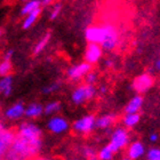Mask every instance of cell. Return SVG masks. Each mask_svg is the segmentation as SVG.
Returning <instances> with one entry per match:
<instances>
[{"instance_id": "83f0119b", "label": "cell", "mask_w": 160, "mask_h": 160, "mask_svg": "<svg viewBox=\"0 0 160 160\" xmlns=\"http://www.w3.org/2000/svg\"><path fill=\"white\" fill-rule=\"evenodd\" d=\"M61 12H62V5H61V3H57V5H55V6H54V8L52 9V12H50V20H52V21L56 20L57 17L60 16Z\"/></svg>"}, {"instance_id": "44dd1931", "label": "cell", "mask_w": 160, "mask_h": 160, "mask_svg": "<svg viewBox=\"0 0 160 160\" xmlns=\"http://www.w3.org/2000/svg\"><path fill=\"white\" fill-rule=\"evenodd\" d=\"M50 38H52V34H50V32H47V33L45 34V36H43V37L39 40V41H38L37 45L34 46V49H33L34 55H38V54H40L43 49H45V48H46V46L48 45V42H49Z\"/></svg>"}, {"instance_id": "60d3db41", "label": "cell", "mask_w": 160, "mask_h": 160, "mask_svg": "<svg viewBox=\"0 0 160 160\" xmlns=\"http://www.w3.org/2000/svg\"><path fill=\"white\" fill-rule=\"evenodd\" d=\"M123 160H130V159H128V158H126V159H123Z\"/></svg>"}, {"instance_id": "5b68a950", "label": "cell", "mask_w": 160, "mask_h": 160, "mask_svg": "<svg viewBox=\"0 0 160 160\" xmlns=\"http://www.w3.org/2000/svg\"><path fill=\"white\" fill-rule=\"evenodd\" d=\"M154 85V78L150 73H142L137 76L133 81V89L136 92L138 95L147 93L148 90L151 89Z\"/></svg>"}, {"instance_id": "603a6c76", "label": "cell", "mask_w": 160, "mask_h": 160, "mask_svg": "<svg viewBox=\"0 0 160 160\" xmlns=\"http://www.w3.org/2000/svg\"><path fill=\"white\" fill-rule=\"evenodd\" d=\"M113 154H114V152L111 150L110 147H109V145H105V147H103L100 150L97 159L98 160H112Z\"/></svg>"}, {"instance_id": "7a4b0ae2", "label": "cell", "mask_w": 160, "mask_h": 160, "mask_svg": "<svg viewBox=\"0 0 160 160\" xmlns=\"http://www.w3.org/2000/svg\"><path fill=\"white\" fill-rule=\"evenodd\" d=\"M104 39L101 43L102 49L104 50H113L119 43V32H118L116 25L112 23H104Z\"/></svg>"}, {"instance_id": "7c38bea8", "label": "cell", "mask_w": 160, "mask_h": 160, "mask_svg": "<svg viewBox=\"0 0 160 160\" xmlns=\"http://www.w3.org/2000/svg\"><path fill=\"white\" fill-rule=\"evenodd\" d=\"M128 159L130 160H137L141 157H143L145 153V147L141 142H133L128 147Z\"/></svg>"}, {"instance_id": "ac0fdd59", "label": "cell", "mask_w": 160, "mask_h": 160, "mask_svg": "<svg viewBox=\"0 0 160 160\" xmlns=\"http://www.w3.org/2000/svg\"><path fill=\"white\" fill-rule=\"evenodd\" d=\"M40 14H41V8H38V9H36L34 12H32V13H30L29 15L25 16V18H24V21H23V24H22V27H23L24 30L30 29V28L37 22L38 17L40 16Z\"/></svg>"}, {"instance_id": "d4e9b609", "label": "cell", "mask_w": 160, "mask_h": 160, "mask_svg": "<svg viewBox=\"0 0 160 160\" xmlns=\"http://www.w3.org/2000/svg\"><path fill=\"white\" fill-rule=\"evenodd\" d=\"M147 160H160V150L159 148H152L148 151Z\"/></svg>"}, {"instance_id": "f546056e", "label": "cell", "mask_w": 160, "mask_h": 160, "mask_svg": "<svg viewBox=\"0 0 160 160\" xmlns=\"http://www.w3.org/2000/svg\"><path fill=\"white\" fill-rule=\"evenodd\" d=\"M13 55H14V49L7 50L6 53H5V55H3V60H5V61H10V60H12V57H13Z\"/></svg>"}, {"instance_id": "836d02e7", "label": "cell", "mask_w": 160, "mask_h": 160, "mask_svg": "<svg viewBox=\"0 0 160 160\" xmlns=\"http://www.w3.org/2000/svg\"><path fill=\"white\" fill-rule=\"evenodd\" d=\"M107 87H105V86H102V87H101V88H100V92H101V93H102V94H104V93H107Z\"/></svg>"}, {"instance_id": "5bb4252c", "label": "cell", "mask_w": 160, "mask_h": 160, "mask_svg": "<svg viewBox=\"0 0 160 160\" xmlns=\"http://www.w3.org/2000/svg\"><path fill=\"white\" fill-rule=\"evenodd\" d=\"M142 105H143V97L141 95H136L128 102V104L125 108V112L126 114L138 113V111L142 109Z\"/></svg>"}, {"instance_id": "30bf717a", "label": "cell", "mask_w": 160, "mask_h": 160, "mask_svg": "<svg viewBox=\"0 0 160 160\" xmlns=\"http://www.w3.org/2000/svg\"><path fill=\"white\" fill-rule=\"evenodd\" d=\"M15 138V133L12 129L3 128L0 132V160L3 159L6 156L7 151L9 150L10 145Z\"/></svg>"}, {"instance_id": "e575fe53", "label": "cell", "mask_w": 160, "mask_h": 160, "mask_svg": "<svg viewBox=\"0 0 160 160\" xmlns=\"http://www.w3.org/2000/svg\"><path fill=\"white\" fill-rule=\"evenodd\" d=\"M159 68H160V61H159V58H158V60L156 61V70L159 71Z\"/></svg>"}, {"instance_id": "52a82bcc", "label": "cell", "mask_w": 160, "mask_h": 160, "mask_svg": "<svg viewBox=\"0 0 160 160\" xmlns=\"http://www.w3.org/2000/svg\"><path fill=\"white\" fill-rule=\"evenodd\" d=\"M85 38L88 43H97L100 45L103 42L104 39V28L103 24L101 25H89L85 30Z\"/></svg>"}, {"instance_id": "4fadbf2b", "label": "cell", "mask_w": 160, "mask_h": 160, "mask_svg": "<svg viewBox=\"0 0 160 160\" xmlns=\"http://www.w3.org/2000/svg\"><path fill=\"white\" fill-rule=\"evenodd\" d=\"M24 110H25V108H24L23 103L17 102V103H15L14 105L7 109L6 112H5V116L10 120H17L24 116Z\"/></svg>"}, {"instance_id": "74e56055", "label": "cell", "mask_w": 160, "mask_h": 160, "mask_svg": "<svg viewBox=\"0 0 160 160\" xmlns=\"http://www.w3.org/2000/svg\"><path fill=\"white\" fill-rule=\"evenodd\" d=\"M88 160H98V159H97V158L95 157V158H92V159H88Z\"/></svg>"}, {"instance_id": "d6a6232c", "label": "cell", "mask_w": 160, "mask_h": 160, "mask_svg": "<svg viewBox=\"0 0 160 160\" xmlns=\"http://www.w3.org/2000/svg\"><path fill=\"white\" fill-rule=\"evenodd\" d=\"M105 65H107L108 68H111L112 65H113V62H112L111 60H108L107 62H105Z\"/></svg>"}, {"instance_id": "2e32d148", "label": "cell", "mask_w": 160, "mask_h": 160, "mask_svg": "<svg viewBox=\"0 0 160 160\" xmlns=\"http://www.w3.org/2000/svg\"><path fill=\"white\" fill-rule=\"evenodd\" d=\"M43 113V107L39 103H32L24 110V116L28 118H38Z\"/></svg>"}, {"instance_id": "484cf974", "label": "cell", "mask_w": 160, "mask_h": 160, "mask_svg": "<svg viewBox=\"0 0 160 160\" xmlns=\"http://www.w3.org/2000/svg\"><path fill=\"white\" fill-rule=\"evenodd\" d=\"M60 87H61V82H53V83H50V85H48V86L43 87L42 93L43 94H52V93H54V92H56Z\"/></svg>"}, {"instance_id": "3957f363", "label": "cell", "mask_w": 160, "mask_h": 160, "mask_svg": "<svg viewBox=\"0 0 160 160\" xmlns=\"http://www.w3.org/2000/svg\"><path fill=\"white\" fill-rule=\"evenodd\" d=\"M96 94V89L94 86H90V85H80L79 87H77L76 89L73 90L72 93V102H73L76 105H80V104H83L87 101L92 100Z\"/></svg>"}, {"instance_id": "7402d4cb", "label": "cell", "mask_w": 160, "mask_h": 160, "mask_svg": "<svg viewBox=\"0 0 160 160\" xmlns=\"http://www.w3.org/2000/svg\"><path fill=\"white\" fill-rule=\"evenodd\" d=\"M13 70V64L10 61H5L0 62V77H7L10 76V72Z\"/></svg>"}, {"instance_id": "ffe728a7", "label": "cell", "mask_w": 160, "mask_h": 160, "mask_svg": "<svg viewBox=\"0 0 160 160\" xmlns=\"http://www.w3.org/2000/svg\"><path fill=\"white\" fill-rule=\"evenodd\" d=\"M141 120V116L140 113H130V114H126L125 118H123V125L127 128H133L140 122Z\"/></svg>"}, {"instance_id": "8d00e7d4", "label": "cell", "mask_w": 160, "mask_h": 160, "mask_svg": "<svg viewBox=\"0 0 160 160\" xmlns=\"http://www.w3.org/2000/svg\"><path fill=\"white\" fill-rule=\"evenodd\" d=\"M37 160H50L49 158H45V157H41V158H39V159H37Z\"/></svg>"}, {"instance_id": "277c9868", "label": "cell", "mask_w": 160, "mask_h": 160, "mask_svg": "<svg viewBox=\"0 0 160 160\" xmlns=\"http://www.w3.org/2000/svg\"><path fill=\"white\" fill-rule=\"evenodd\" d=\"M128 142H129V135H128L127 129L119 127L117 129H114V132L112 133L111 141L108 145L110 147V149L113 152H118L120 149H123L125 147H127Z\"/></svg>"}, {"instance_id": "9c48e42d", "label": "cell", "mask_w": 160, "mask_h": 160, "mask_svg": "<svg viewBox=\"0 0 160 160\" xmlns=\"http://www.w3.org/2000/svg\"><path fill=\"white\" fill-rule=\"evenodd\" d=\"M103 49L97 43H88L85 50V62L90 65L97 63L102 58Z\"/></svg>"}, {"instance_id": "ab89813d", "label": "cell", "mask_w": 160, "mask_h": 160, "mask_svg": "<svg viewBox=\"0 0 160 160\" xmlns=\"http://www.w3.org/2000/svg\"><path fill=\"white\" fill-rule=\"evenodd\" d=\"M22 1H24V2H27V1H30V0H22Z\"/></svg>"}, {"instance_id": "d6986e66", "label": "cell", "mask_w": 160, "mask_h": 160, "mask_svg": "<svg viewBox=\"0 0 160 160\" xmlns=\"http://www.w3.org/2000/svg\"><path fill=\"white\" fill-rule=\"evenodd\" d=\"M38 8H41V2L40 0H30V1H27L24 3V6L22 7L21 9V15L22 16H27L30 13L34 12Z\"/></svg>"}, {"instance_id": "6da1fadb", "label": "cell", "mask_w": 160, "mask_h": 160, "mask_svg": "<svg viewBox=\"0 0 160 160\" xmlns=\"http://www.w3.org/2000/svg\"><path fill=\"white\" fill-rule=\"evenodd\" d=\"M42 147V133L34 123L23 122L15 134L13 143L7 151L6 160H29L36 157Z\"/></svg>"}, {"instance_id": "1f68e13d", "label": "cell", "mask_w": 160, "mask_h": 160, "mask_svg": "<svg viewBox=\"0 0 160 160\" xmlns=\"http://www.w3.org/2000/svg\"><path fill=\"white\" fill-rule=\"evenodd\" d=\"M54 1H55V0H40V2L42 3V5H45V6H49Z\"/></svg>"}, {"instance_id": "8992f818", "label": "cell", "mask_w": 160, "mask_h": 160, "mask_svg": "<svg viewBox=\"0 0 160 160\" xmlns=\"http://www.w3.org/2000/svg\"><path fill=\"white\" fill-rule=\"evenodd\" d=\"M95 121H96V118L94 117L93 114H87L85 117L76 120L73 122V125H72V128H73V130L77 132V133L88 134L94 129Z\"/></svg>"}, {"instance_id": "f35d334b", "label": "cell", "mask_w": 160, "mask_h": 160, "mask_svg": "<svg viewBox=\"0 0 160 160\" xmlns=\"http://www.w3.org/2000/svg\"><path fill=\"white\" fill-rule=\"evenodd\" d=\"M1 36H2V31L0 30V38H1Z\"/></svg>"}, {"instance_id": "e0dca14e", "label": "cell", "mask_w": 160, "mask_h": 160, "mask_svg": "<svg viewBox=\"0 0 160 160\" xmlns=\"http://www.w3.org/2000/svg\"><path fill=\"white\" fill-rule=\"evenodd\" d=\"M13 90V77L12 76H7L2 77L0 79V93L3 96H9Z\"/></svg>"}, {"instance_id": "cb8c5ba5", "label": "cell", "mask_w": 160, "mask_h": 160, "mask_svg": "<svg viewBox=\"0 0 160 160\" xmlns=\"http://www.w3.org/2000/svg\"><path fill=\"white\" fill-rule=\"evenodd\" d=\"M61 110V103L60 102H57V101H54V102H50L46 105V107L43 108V112L48 116L50 114H54L58 112Z\"/></svg>"}, {"instance_id": "ba28073f", "label": "cell", "mask_w": 160, "mask_h": 160, "mask_svg": "<svg viewBox=\"0 0 160 160\" xmlns=\"http://www.w3.org/2000/svg\"><path fill=\"white\" fill-rule=\"evenodd\" d=\"M90 71H92V65L86 62H82V63L71 67L68 70V77L72 81H78V80L86 77V74L89 73Z\"/></svg>"}, {"instance_id": "4dcf8cb0", "label": "cell", "mask_w": 160, "mask_h": 160, "mask_svg": "<svg viewBox=\"0 0 160 160\" xmlns=\"http://www.w3.org/2000/svg\"><path fill=\"white\" fill-rule=\"evenodd\" d=\"M158 138H159V135H158V134L153 133V134H151V135H150V141H151V142H157Z\"/></svg>"}, {"instance_id": "f1b7e54d", "label": "cell", "mask_w": 160, "mask_h": 160, "mask_svg": "<svg viewBox=\"0 0 160 160\" xmlns=\"http://www.w3.org/2000/svg\"><path fill=\"white\" fill-rule=\"evenodd\" d=\"M85 80H86V85H90V86H94V83L96 82L97 80V74L93 71H90L89 73L86 74L85 77Z\"/></svg>"}, {"instance_id": "4316f807", "label": "cell", "mask_w": 160, "mask_h": 160, "mask_svg": "<svg viewBox=\"0 0 160 160\" xmlns=\"http://www.w3.org/2000/svg\"><path fill=\"white\" fill-rule=\"evenodd\" d=\"M82 154L85 156V158H87V160H88V159H92V158L96 157V151L92 147H85L82 149Z\"/></svg>"}, {"instance_id": "8fae6325", "label": "cell", "mask_w": 160, "mask_h": 160, "mask_svg": "<svg viewBox=\"0 0 160 160\" xmlns=\"http://www.w3.org/2000/svg\"><path fill=\"white\" fill-rule=\"evenodd\" d=\"M47 128L54 134H62V133H65L69 129V122L63 117L56 116V117H53L48 121Z\"/></svg>"}, {"instance_id": "9a60e30c", "label": "cell", "mask_w": 160, "mask_h": 160, "mask_svg": "<svg viewBox=\"0 0 160 160\" xmlns=\"http://www.w3.org/2000/svg\"><path fill=\"white\" fill-rule=\"evenodd\" d=\"M116 121V116L113 114H104L95 121V127L100 128V129H108L110 128Z\"/></svg>"}, {"instance_id": "d590c367", "label": "cell", "mask_w": 160, "mask_h": 160, "mask_svg": "<svg viewBox=\"0 0 160 160\" xmlns=\"http://www.w3.org/2000/svg\"><path fill=\"white\" fill-rule=\"evenodd\" d=\"M3 128H5V127H3V123H2V121L0 120V132H1V130H2Z\"/></svg>"}]
</instances>
